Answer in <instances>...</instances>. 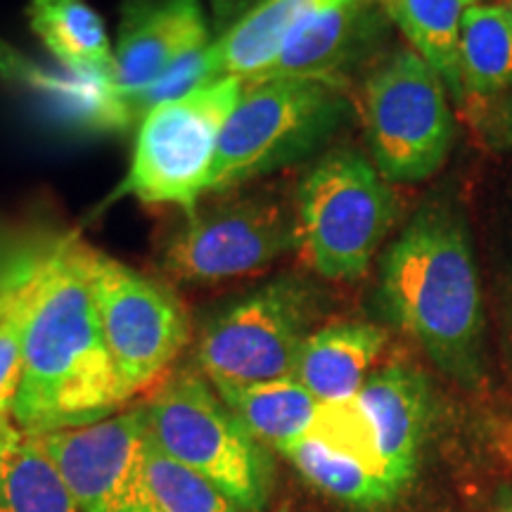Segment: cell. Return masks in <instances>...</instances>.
<instances>
[{"label": "cell", "instance_id": "obj_32", "mask_svg": "<svg viewBox=\"0 0 512 512\" xmlns=\"http://www.w3.org/2000/svg\"><path fill=\"white\" fill-rule=\"evenodd\" d=\"M498 3H501L503 8L508 10V15H510V19H512V0H498Z\"/></svg>", "mask_w": 512, "mask_h": 512}, {"label": "cell", "instance_id": "obj_17", "mask_svg": "<svg viewBox=\"0 0 512 512\" xmlns=\"http://www.w3.org/2000/svg\"><path fill=\"white\" fill-rule=\"evenodd\" d=\"M332 0H261L209 48L216 79L252 81L271 67L304 19Z\"/></svg>", "mask_w": 512, "mask_h": 512}, {"label": "cell", "instance_id": "obj_1", "mask_svg": "<svg viewBox=\"0 0 512 512\" xmlns=\"http://www.w3.org/2000/svg\"><path fill=\"white\" fill-rule=\"evenodd\" d=\"M377 299L446 377L477 392L486 382L482 275L465 214L451 202L415 211L380 259Z\"/></svg>", "mask_w": 512, "mask_h": 512}, {"label": "cell", "instance_id": "obj_24", "mask_svg": "<svg viewBox=\"0 0 512 512\" xmlns=\"http://www.w3.org/2000/svg\"><path fill=\"white\" fill-rule=\"evenodd\" d=\"M55 245L57 240H53V245L41 254V259L24 275L10 306L0 316V425L12 422L10 418L12 411H15V401L24 375V335H27L29 313L31 306H34L43 268H46L48 256L53 254Z\"/></svg>", "mask_w": 512, "mask_h": 512}, {"label": "cell", "instance_id": "obj_33", "mask_svg": "<svg viewBox=\"0 0 512 512\" xmlns=\"http://www.w3.org/2000/svg\"><path fill=\"white\" fill-rule=\"evenodd\" d=\"M508 441H510V448H508V451H510V458H512V425H510V430H508Z\"/></svg>", "mask_w": 512, "mask_h": 512}, {"label": "cell", "instance_id": "obj_31", "mask_svg": "<svg viewBox=\"0 0 512 512\" xmlns=\"http://www.w3.org/2000/svg\"><path fill=\"white\" fill-rule=\"evenodd\" d=\"M491 512H512V479L496 489L494 501H491Z\"/></svg>", "mask_w": 512, "mask_h": 512}, {"label": "cell", "instance_id": "obj_28", "mask_svg": "<svg viewBox=\"0 0 512 512\" xmlns=\"http://www.w3.org/2000/svg\"><path fill=\"white\" fill-rule=\"evenodd\" d=\"M34 249V245L29 247H17L8 235L0 233V290H5L12 278H15L19 266L24 264L27 254Z\"/></svg>", "mask_w": 512, "mask_h": 512}, {"label": "cell", "instance_id": "obj_13", "mask_svg": "<svg viewBox=\"0 0 512 512\" xmlns=\"http://www.w3.org/2000/svg\"><path fill=\"white\" fill-rule=\"evenodd\" d=\"M207 22L200 0H128L114 46V76L95 88L91 114L95 124L114 105L136 98L164 76L178 57L209 46Z\"/></svg>", "mask_w": 512, "mask_h": 512}, {"label": "cell", "instance_id": "obj_16", "mask_svg": "<svg viewBox=\"0 0 512 512\" xmlns=\"http://www.w3.org/2000/svg\"><path fill=\"white\" fill-rule=\"evenodd\" d=\"M387 347V330L363 320L320 325L306 339L294 380L302 382L320 403L349 401L373 373Z\"/></svg>", "mask_w": 512, "mask_h": 512}, {"label": "cell", "instance_id": "obj_9", "mask_svg": "<svg viewBox=\"0 0 512 512\" xmlns=\"http://www.w3.org/2000/svg\"><path fill=\"white\" fill-rule=\"evenodd\" d=\"M245 81L219 79L145 114L138 124L131 169L110 202L136 197L188 214L207 195L219 138Z\"/></svg>", "mask_w": 512, "mask_h": 512}, {"label": "cell", "instance_id": "obj_22", "mask_svg": "<svg viewBox=\"0 0 512 512\" xmlns=\"http://www.w3.org/2000/svg\"><path fill=\"white\" fill-rule=\"evenodd\" d=\"M460 79L465 95L491 100L512 88V19L501 3H477L460 27Z\"/></svg>", "mask_w": 512, "mask_h": 512}, {"label": "cell", "instance_id": "obj_25", "mask_svg": "<svg viewBox=\"0 0 512 512\" xmlns=\"http://www.w3.org/2000/svg\"><path fill=\"white\" fill-rule=\"evenodd\" d=\"M494 309L498 349L505 373L512 377V221L498 242L496 268H494Z\"/></svg>", "mask_w": 512, "mask_h": 512}, {"label": "cell", "instance_id": "obj_11", "mask_svg": "<svg viewBox=\"0 0 512 512\" xmlns=\"http://www.w3.org/2000/svg\"><path fill=\"white\" fill-rule=\"evenodd\" d=\"M79 512H157L147 479V403L86 427L41 437Z\"/></svg>", "mask_w": 512, "mask_h": 512}, {"label": "cell", "instance_id": "obj_6", "mask_svg": "<svg viewBox=\"0 0 512 512\" xmlns=\"http://www.w3.org/2000/svg\"><path fill=\"white\" fill-rule=\"evenodd\" d=\"M159 451L223 494L261 512L273 491V458L242 425L200 370H176L147 401Z\"/></svg>", "mask_w": 512, "mask_h": 512}, {"label": "cell", "instance_id": "obj_10", "mask_svg": "<svg viewBox=\"0 0 512 512\" xmlns=\"http://www.w3.org/2000/svg\"><path fill=\"white\" fill-rule=\"evenodd\" d=\"M88 283L95 311L128 399L157 380L192 337L190 313L162 280L88 247Z\"/></svg>", "mask_w": 512, "mask_h": 512}, {"label": "cell", "instance_id": "obj_7", "mask_svg": "<svg viewBox=\"0 0 512 512\" xmlns=\"http://www.w3.org/2000/svg\"><path fill=\"white\" fill-rule=\"evenodd\" d=\"M294 247V204L278 190L242 185L183 214L157 264L171 283L211 287L264 273Z\"/></svg>", "mask_w": 512, "mask_h": 512}, {"label": "cell", "instance_id": "obj_21", "mask_svg": "<svg viewBox=\"0 0 512 512\" xmlns=\"http://www.w3.org/2000/svg\"><path fill=\"white\" fill-rule=\"evenodd\" d=\"M479 0H382L394 27L437 72L448 95L463 102L460 79V27L465 12Z\"/></svg>", "mask_w": 512, "mask_h": 512}, {"label": "cell", "instance_id": "obj_14", "mask_svg": "<svg viewBox=\"0 0 512 512\" xmlns=\"http://www.w3.org/2000/svg\"><path fill=\"white\" fill-rule=\"evenodd\" d=\"M389 29L382 0H332L299 24L271 67L252 81L297 76L349 88L354 72L382 50Z\"/></svg>", "mask_w": 512, "mask_h": 512}, {"label": "cell", "instance_id": "obj_18", "mask_svg": "<svg viewBox=\"0 0 512 512\" xmlns=\"http://www.w3.org/2000/svg\"><path fill=\"white\" fill-rule=\"evenodd\" d=\"M31 31L64 69L105 88L114 76V46L105 22L86 0H31Z\"/></svg>", "mask_w": 512, "mask_h": 512}, {"label": "cell", "instance_id": "obj_5", "mask_svg": "<svg viewBox=\"0 0 512 512\" xmlns=\"http://www.w3.org/2000/svg\"><path fill=\"white\" fill-rule=\"evenodd\" d=\"M323 287L297 273L266 280L204 320L195 363L209 382L252 384L294 377L299 354L325 313Z\"/></svg>", "mask_w": 512, "mask_h": 512}, {"label": "cell", "instance_id": "obj_30", "mask_svg": "<svg viewBox=\"0 0 512 512\" xmlns=\"http://www.w3.org/2000/svg\"><path fill=\"white\" fill-rule=\"evenodd\" d=\"M50 245H53V242H48V245H43V247H36V245H34V249H31V252L27 254V259H24V264L19 266V271H17L15 278L10 280L5 290H0V316H3L5 309H8V306H10V302H12V297H15L19 283H22V280H24V275H27V273L31 271V266H34L36 261L41 259V254L46 252V249H48Z\"/></svg>", "mask_w": 512, "mask_h": 512}, {"label": "cell", "instance_id": "obj_12", "mask_svg": "<svg viewBox=\"0 0 512 512\" xmlns=\"http://www.w3.org/2000/svg\"><path fill=\"white\" fill-rule=\"evenodd\" d=\"M283 456L313 489L351 508L380 510L401 496L387 475L375 432L356 396L320 403L311 430Z\"/></svg>", "mask_w": 512, "mask_h": 512}, {"label": "cell", "instance_id": "obj_15", "mask_svg": "<svg viewBox=\"0 0 512 512\" xmlns=\"http://www.w3.org/2000/svg\"><path fill=\"white\" fill-rule=\"evenodd\" d=\"M356 401L373 427L389 479L403 494L418 472L434 422L430 377L411 363H387L370 373Z\"/></svg>", "mask_w": 512, "mask_h": 512}, {"label": "cell", "instance_id": "obj_20", "mask_svg": "<svg viewBox=\"0 0 512 512\" xmlns=\"http://www.w3.org/2000/svg\"><path fill=\"white\" fill-rule=\"evenodd\" d=\"M0 512H79L41 437L0 425Z\"/></svg>", "mask_w": 512, "mask_h": 512}, {"label": "cell", "instance_id": "obj_26", "mask_svg": "<svg viewBox=\"0 0 512 512\" xmlns=\"http://www.w3.org/2000/svg\"><path fill=\"white\" fill-rule=\"evenodd\" d=\"M0 83L48 91V88L55 86V79L41 67V64L29 60V57L19 53L15 46H10L5 38H0Z\"/></svg>", "mask_w": 512, "mask_h": 512}, {"label": "cell", "instance_id": "obj_2", "mask_svg": "<svg viewBox=\"0 0 512 512\" xmlns=\"http://www.w3.org/2000/svg\"><path fill=\"white\" fill-rule=\"evenodd\" d=\"M86 259V242L57 240L31 306L12 420L34 437L93 425L128 401L102 337Z\"/></svg>", "mask_w": 512, "mask_h": 512}, {"label": "cell", "instance_id": "obj_19", "mask_svg": "<svg viewBox=\"0 0 512 512\" xmlns=\"http://www.w3.org/2000/svg\"><path fill=\"white\" fill-rule=\"evenodd\" d=\"M211 384L247 432L280 456L311 430L320 408L316 396L294 377L252 384Z\"/></svg>", "mask_w": 512, "mask_h": 512}, {"label": "cell", "instance_id": "obj_4", "mask_svg": "<svg viewBox=\"0 0 512 512\" xmlns=\"http://www.w3.org/2000/svg\"><path fill=\"white\" fill-rule=\"evenodd\" d=\"M396 219L399 197L373 159L349 147L332 150L294 195V252L318 278L354 283L370 271Z\"/></svg>", "mask_w": 512, "mask_h": 512}, {"label": "cell", "instance_id": "obj_23", "mask_svg": "<svg viewBox=\"0 0 512 512\" xmlns=\"http://www.w3.org/2000/svg\"><path fill=\"white\" fill-rule=\"evenodd\" d=\"M147 479L157 512H252L209 479L171 460L155 441L147 453Z\"/></svg>", "mask_w": 512, "mask_h": 512}, {"label": "cell", "instance_id": "obj_29", "mask_svg": "<svg viewBox=\"0 0 512 512\" xmlns=\"http://www.w3.org/2000/svg\"><path fill=\"white\" fill-rule=\"evenodd\" d=\"M211 12H214V24L219 27V34L233 27L240 17H245L254 5L261 0H209Z\"/></svg>", "mask_w": 512, "mask_h": 512}, {"label": "cell", "instance_id": "obj_3", "mask_svg": "<svg viewBox=\"0 0 512 512\" xmlns=\"http://www.w3.org/2000/svg\"><path fill=\"white\" fill-rule=\"evenodd\" d=\"M354 107L349 88L328 81L297 76L245 81L223 124L207 195L242 188L316 155L351 119Z\"/></svg>", "mask_w": 512, "mask_h": 512}, {"label": "cell", "instance_id": "obj_27", "mask_svg": "<svg viewBox=\"0 0 512 512\" xmlns=\"http://www.w3.org/2000/svg\"><path fill=\"white\" fill-rule=\"evenodd\" d=\"M484 102L486 107L477 121L484 143L491 150L512 152V88Z\"/></svg>", "mask_w": 512, "mask_h": 512}, {"label": "cell", "instance_id": "obj_8", "mask_svg": "<svg viewBox=\"0 0 512 512\" xmlns=\"http://www.w3.org/2000/svg\"><path fill=\"white\" fill-rule=\"evenodd\" d=\"M356 107L370 159L389 183L427 181L446 164L456 143V119L444 81L413 48L375 62Z\"/></svg>", "mask_w": 512, "mask_h": 512}]
</instances>
